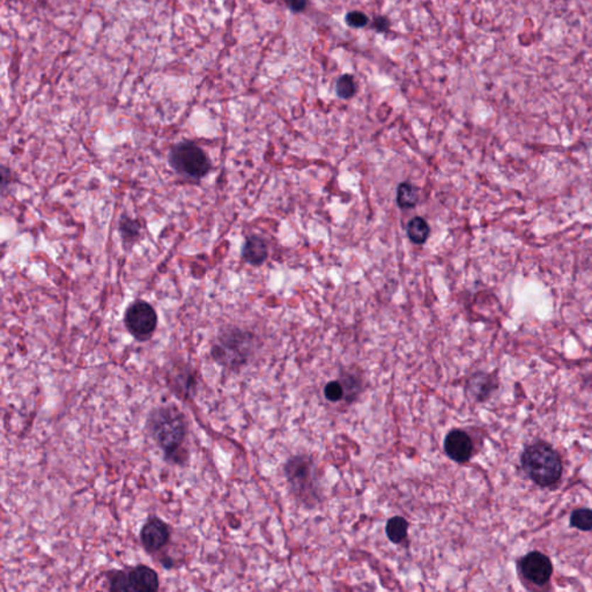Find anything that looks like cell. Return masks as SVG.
I'll use <instances>...</instances> for the list:
<instances>
[{"label": "cell", "mask_w": 592, "mask_h": 592, "mask_svg": "<svg viewBox=\"0 0 592 592\" xmlns=\"http://www.w3.org/2000/svg\"><path fill=\"white\" fill-rule=\"evenodd\" d=\"M147 427L154 442L165 454V459L180 463L185 459L184 443L189 426L187 420L177 406H161L148 417Z\"/></svg>", "instance_id": "cell-1"}, {"label": "cell", "mask_w": 592, "mask_h": 592, "mask_svg": "<svg viewBox=\"0 0 592 592\" xmlns=\"http://www.w3.org/2000/svg\"><path fill=\"white\" fill-rule=\"evenodd\" d=\"M521 463L524 472L539 486H552L561 478L560 456L547 443L536 442L527 446L522 454Z\"/></svg>", "instance_id": "cell-2"}, {"label": "cell", "mask_w": 592, "mask_h": 592, "mask_svg": "<svg viewBox=\"0 0 592 592\" xmlns=\"http://www.w3.org/2000/svg\"><path fill=\"white\" fill-rule=\"evenodd\" d=\"M255 346L253 334L240 329H229L219 334L213 343L211 354L219 365L235 371L248 363Z\"/></svg>", "instance_id": "cell-3"}, {"label": "cell", "mask_w": 592, "mask_h": 592, "mask_svg": "<svg viewBox=\"0 0 592 592\" xmlns=\"http://www.w3.org/2000/svg\"><path fill=\"white\" fill-rule=\"evenodd\" d=\"M168 163L176 174L190 180H200L211 170L205 150L192 141L176 143L169 152Z\"/></svg>", "instance_id": "cell-4"}, {"label": "cell", "mask_w": 592, "mask_h": 592, "mask_svg": "<svg viewBox=\"0 0 592 592\" xmlns=\"http://www.w3.org/2000/svg\"><path fill=\"white\" fill-rule=\"evenodd\" d=\"M106 581L111 591H158L160 580L152 568L139 564L125 571H113L106 574Z\"/></svg>", "instance_id": "cell-5"}, {"label": "cell", "mask_w": 592, "mask_h": 592, "mask_svg": "<svg viewBox=\"0 0 592 592\" xmlns=\"http://www.w3.org/2000/svg\"><path fill=\"white\" fill-rule=\"evenodd\" d=\"M125 327L136 339H150L158 325V315L153 307L145 301H136L126 309L124 315Z\"/></svg>", "instance_id": "cell-6"}, {"label": "cell", "mask_w": 592, "mask_h": 592, "mask_svg": "<svg viewBox=\"0 0 592 592\" xmlns=\"http://www.w3.org/2000/svg\"><path fill=\"white\" fill-rule=\"evenodd\" d=\"M285 473L294 492L302 496L303 499H315L316 490L310 459L303 456L293 457L285 466Z\"/></svg>", "instance_id": "cell-7"}, {"label": "cell", "mask_w": 592, "mask_h": 592, "mask_svg": "<svg viewBox=\"0 0 592 592\" xmlns=\"http://www.w3.org/2000/svg\"><path fill=\"white\" fill-rule=\"evenodd\" d=\"M522 575L536 586H545L551 580L553 566L549 557L540 552H530L520 561Z\"/></svg>", "instance_id": "cell-8"}, {"label": "cell", "mask_w": 592, "mask_h": 592, "mask_svg": "<svg viewBox=\"0 0 592 592\" xmlns=\"http://www.w3.org/2000/svg\"><path fill=\"white\" fill-rule=\"evenodd\" d=\"M170 536L172 533L168 524L159 517H150L141 527V544L150 553L159 552L168 545Z\"/></svg>", "instance_id": "cell-9"}, {"label": "cell", "mask_w": 592, "mask_h": 592, "mask_svg": "<svg viewBox=\"0 0 592 592\" xmlns=\"http://www.w3.org/2000/svg\"><path fill=\"white\" fill-rule=\"evenodd\" d=\"M444 450L449 459L456 463H465L473 452V443L463 430H451L444 439Z\"/></svg>", "instance_id": "cell-10"}, {"label": "cell", "mask_w": 592, "mask_h": 592, "mask_svg": "<svg viewBox=\"0 0 592 592\" xmlns=\"http://www.w3.org/2000/svg\"><path fill=\"white\" fill-rule=\"evenodd\" d=\"M242 257L251 265H262L268 257V248L266 241L263 237L253 235L248 237L242 248Z\"/></svg>", "instance_id": "cell-11"}, {"label": "cell", "mask_w": 592, "mask_h": 592, "mask_svg": "<svg viewBox=\"0 0 592 592\" xmlns=\"http://www.w3.org/2000/svg\"><path fill=\"white\" fill-rule=\"evenodd\" d=\"M495 388V382L490 375L478 373L470 378L466 389L472 398L477 402H483L492 395Z\"/></svg>", "instance_id": "cell-12"}, {"label": "cell", "mask_w": 592, "mask_h": 592, "mask_svg": "<svg viewBox=\"0 0 592 592\" xmlns=\"http://www.w3.org/2000/svg\"><path fill=\"white\" fill-rule=\"evenodd\" d=\"M407 236L412 243L421 244L426 243L430 234V228L428 222L421 216H415L410 220L407 224Z\"/></svg>", "instance_id": "cell-13"}, {"label": "cell", "mask_w": 592, "mask_h": 592, "mask_svg": "<svg viewBox=\"0 0 592 592\" xmlns=\"http://www.w3.org/2000/svg\"><path fill=\"white\" fill-rule=\"evenodd\" d=\"M420 191L412 184L400 183L397 189V205L400 209H413L418 205Z\"/></svg>", "instance_id": "cell-14"}, {"label": "cell", "mask_w": 592, "mask_h": 592, "mask_svg": "<svg viewBox=\"0 0 592 592\" xmlns=\"http://www.w3.org/2000/svg\"><path fill=\"white\" fill-rule=\"evenodd\" d=\"M407 531H409V522L406 521L405 518L402 516H396V517L390 518L385 527V532H387L388 538L390 542L399 544L402 540L406 539L407 537Z\"/></svg>", "instance_id": "cell-15"}, {"label": "cell", "mask_w": 592, "mask_h": 592, "mask_svg": "<svg viewBox=\"0 0 592 592\" xmlns=\"http://www.w3.org/2000/svg\"><path fill=\"white\" fill-rule=\"evenodd\" d=\"M119 231L125 243H133L141 235V224L137 220L123 216L119 221Z\"/></svg>", "instance_id": "cell-16"}, {"label": "cell", "mask_w": 592, "mask_h": 592, "mask_svg": "<svg viewBox=\"0 0 592 592\" xmlns=\"http://www.w3.org/2000/svg\"><path fill=\"white\" fill-rule=\"evenodd\" d=\"M571 525L581 531H591L592 510L586 508L574 510L571 515Z\"/></svg>", "instance_id": "cell-17"}, {"label": "cell", "mask_w": 592, "mask_h": 592, "mask_svg": "<svg viewBox=\"0 0 592 592\" xmlns=\"http://www.w3.org/2000/svg\"><path fill=\"white\" fill-rule=\"evenodd\" d=\"M336 92H337L338 97L343 100L352 99L356 93V84L352 75H341L336 84Z\"/></svg>", "instance_id": "cell-18"}, {"label": "cell", "mask_w": 592, "mask_h": 592, "mask_svg": "<svg viewBox=\"0 0 592 592\" xmlns=\"http://www.w3.org/2000/svg\"><path fill=\"white\" fill-rule=\"evenodd\" d=\"M324 395L325 398L330 402H338L340 399H343L345 397L343 384L338 380H332L330 383H327L324 389Z\"/></svg>", "instance_id": "cell-19"}, {"label": "cell", "mask_w": 592, "mask_h": 592, "mask_svg": "<svg viewBox=\"0 0 592 592\" xmlns=\"http://www.w3.org/2000/svg\"><path fill=\"white\" fill-rule=\"evenodd\" d=\"M346 22L349 27H353V28H362V27L368 25L369 18L366 16L365 13L354 11V12H349L347 14Z\"/></svg>", "instance_id": "cell-20"}, {"label": "cell", "mask_w": 592, "mask_h": 592, "mask_svg": "<svg viewBox=\"0 0 592 592\" xmlns=\"http://www.w3.org/2000/svg\"><path fill=\"white\" fill-rule=\"evenodd\" d=\"M287 5L292 12L300 13L306 9L308 0H287Z\"/></svg>", "instance_id": "cell-21"}, {"label": "cell", "mask_w": 592, "mask_h": 592, "mask_svg": "<svg viewBox=\"0 0 592 592\" xmlns=\"http://www.w3.org/2000/svg\"><path fill=\"white\" fill-rule=\"evenodd\" d=\"M390 22L385 16H378L374 21L375 29L378 31H385L389 28Z\"/></svg>", "instance_id": "cell-22"}]
</instances>
